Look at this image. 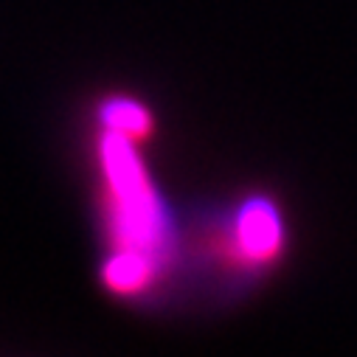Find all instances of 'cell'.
<instances>
[{
    "label": "cell",
    "mask_w": 357,
    "mask_h": 357,
    "mask_svg": "<svg viewBox=\"0 0 357 357\" xmlns=\"http://www.w3.org/2000/svg\"><path fill=\"white\" fill-rule=\"evenodd\" d=\"M105 174V220L113 250H135L169 271L177 253V228L166 197L158 192L132 138L105 130L99 141Z\"/></svg>",
    "instance_id": "cell-1"
},
{
    "label": "cell",
    "mask_w": 357,
    "mask_h": 357,
    "mask_svg": "<svg viewBox=\"0 0 357 357\" xmlns=\"http://www.w3.org/2000/svg\"><path fill=\"white\" fill-rule=\"evenodd\" d=\"M99 121L105 130L110 132H119V135H127V138H144L149 135L152 130V119H149V110L127 96H116V99H107L99 110Z\"/></svg>",
    "instance_id": "cell-2"
}]
</instances>
